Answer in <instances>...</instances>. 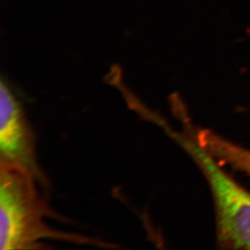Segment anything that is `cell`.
<instances>
[{"label":"cell","mask_w":250,"mask_h":250,"mask_svg":"<svg viewBox=\"0 0 250 250\" xmlns=\"http://www.w3.org/2000/svg\"><path fill=\"white\" fill-rule=\"evenodd\" d=\"M177 139L195 160L210 186L216 211L218 244L222 248L250 250V192L227 174L196 140L182 136Z\"/></svg>","instance_id":"7a4b0ae2"},{"label":"cell","mask_w":250,"mask_h":250,"mask_svg":"<svg viewBox=\"0 0 250 250\" xmlns=\"http://www.w3.org/2000/svg\"><path fill=\"white\" fill-rule=\"evenodd\" d=\"M0 160L23 167L37 177L44 190L50 185L36 156L33 130L23 106L5 81L0 86Z\"/></svg>","instance_id":"3957f363"},{"label":"cell","mask_w":250,"mask_h":250,"mask_svg":"<svg viewBox=\"0 0 250 250\" xmlns=\"http://www.w3.org/2000/svg\"><path fill=\"white\" fill-rule=\"evenodd\" d=\"M35 176L23 167L0 160V248L2 250L45 248L43 239L105 247L103 242L59 231L45 217L59 219L39 191Z\"/></svg>","instance_id":"6da1fadb"},{"label":"cell","mask_w":250,"mask_h":250,"mask_svg":"<svg viewBox=\"0 0 250 250\" xmlns=\"http://www.w3.org/2000/svg\"><path fill=\"white\" fill-rule=\"evenodd\" d=\"M195 140L220 165L250 175V149L239 146L208 129L198 130Z\"/></svg>","instance_id":"277c9868"}]
</instances>
